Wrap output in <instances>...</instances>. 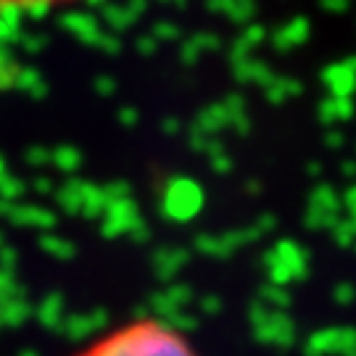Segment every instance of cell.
Listing matches in <instances>:
<instances>
[{"label":"cell","instance_id":"obj_1","mask_svg":"<svg viewBox=\"0 0 356 356\" xmlns=\"http://www.w3.org/2000/svg\"><path fill=\"white\" fill-rule=\"evenodd\" d=\"M76 356H195L188 341L164 322H129Z\"/></svg>","mask_w":356,"mask_h":356},{"label":"cell","instance_id":"obj_2","mask_svg":"<svg viewBox=\"0 0 356 356\" xmlns=\"http://www.w3.org/2000/svg\"><path fill=\"white\" fill-rule=\"evenodd\" d=\"M58 3H66V0H0V8L29 11V8H48V6H58Z\"/></svg>","mask_w":356,"mask_h":356}]
</instances>
